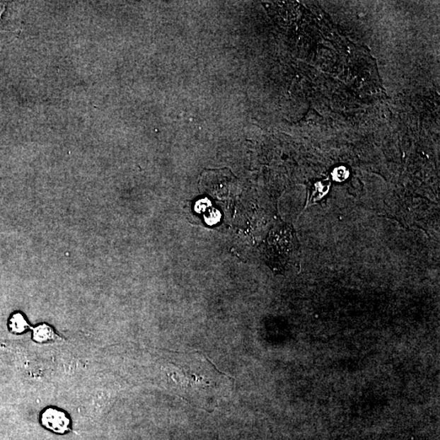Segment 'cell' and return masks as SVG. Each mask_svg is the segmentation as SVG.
Returning a JSON list of instances; mask_svg holds the SVG:
<instances>
[{
	"instance_id": "277c9868",
	"label": "cell",
	"mask_w": 440,
	"mask_h": 440,
	"mask_svg": "<svg viewBox=\"0 0 440 440\" xmlns=\"http://www.w3.org/2000/svg\"><path fill=\"white\" fill-rule=\"evenodd\" d=\"M9 328L14 332H23L29 328V325L23 315L16 313L9 320Z\"/></svg>"
},
{
	"instance_id": "5b68a950",
	"label": "cell",
	"mask_w": 440,
	"mask_h": 440,
	"mask_svg": "<svg viewBox=\"0 0 440 440\" xmlns=\"http://www.w3.org/2000/svg\"><path fill=\"white\" fill-rule=\"evenodd\" d=\"M55 337L51 327L46 325H40L35 330L34 337L37 342L50 341Z\"/></svg>"
},
{
	"instance_id": "7a4b0ae2",
	"label": "cell",
	"mask_w": 440,
	"mask_h": 440,
	"mask_svg": "<svg viewBox=\"0 0 440 440\" xmlns=\"http://www.w3.org/2000/svg\"><path fill=\"white\" fill-rule=\"evenodd\" d=\"M299 248V241L293 228L288 225L279 226L272 231L267 240V262L273 271L283 272L296 259Z\"/></svg>"
},
{
	"instance_id": "3957f363",
	"label": "cell",
	"mask_w": 440,
	"mask_h": 440,
	"mask_svg": "<svg viewBox=\"0 0 440 440\" xmlns=\"http://www.w3.org/2000/svg\"><path fill=\"white\" fill-rule=\"evenodd\" d=\"M42 423L50 430L64 434L69 430V420L64 412L57 410H47L42 415Z\"/></svg>"
},
{
	"instance_id": "6da1fadb",
	"label": "cell",
	"mask_w": 440,
	"mask_h": 440,
	"mask_svg": "<svg viewBox=\"0 0 440 440\" xmlns=\"http://www.w3.org/2000/svg\"><path fill=\"white\" fill-rule=\"evenodd\" d=\"M166 376L182 398L204 409L218 405L232 390L234 379L227 376L198 353L173 354V361L166 366Z\"/></svg>"
}]
</instances>
